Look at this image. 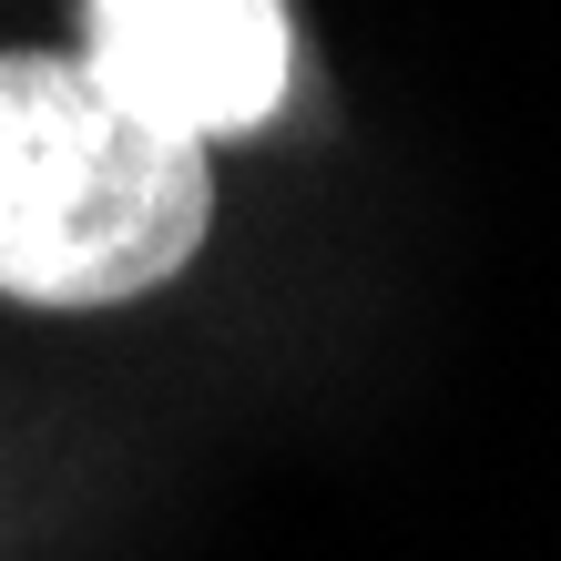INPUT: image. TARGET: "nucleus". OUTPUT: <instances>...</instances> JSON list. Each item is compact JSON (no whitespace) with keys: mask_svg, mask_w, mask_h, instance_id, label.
Instances as JSON below:
<instances>
[{"mask_svg":"<svg viewBox=\"0 0 561 561\" xmlns=\"http://www.w3.org/2000/svg\"><path fill=\"white\" fill-rule=\"evenodd\" d=\"M205 144L153 134L82 61L0 51V296L123 307L205 245Z\"/></svg>","mask_w":561,"mask_h":561,"instance_id":"obj_1","label":"nucleus"},{"mask_svg":"<svg viewBox=\"0 0 561 561\" xmlns=\"http://www.w3.org/2000/svg\"><path fill=\"white\" fill-rule=\"evenodd\" d=\"M286 0H92L82 72L174 144L255 134L286 103Z\"/></svg>","mask_w":561,"mask_h":561,"instance_id":"obj_2","label":"nucleus"}]
</instances>
